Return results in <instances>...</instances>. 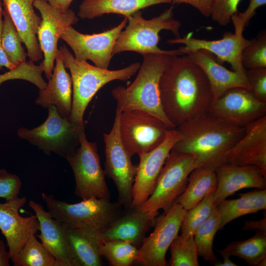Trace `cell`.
Masks as SVG:
<instances>
[{"mask_svg": "<svg viewBox=\"0 0 266 266\" xmlns=\"http://www.w3.org/2000/svg\"><path fill=\"white\" fill-rule=\"evenodd\" d=\"M159 92L163 111L175 129L209 111L213 101L205 73L187 55L171 57L161 75Z\"/></svg>", "mask_w": 266, "mask_h": 266, "instance_id": "cell-1", "label": "cell"}, {"mask_svg": "<svg viewBox=\"0 0 266 266\" xmlns=\"http://www.w3.org/2000/svg\"><path fill=\"white\" fill-rule=\"evenodd\" d=\"M245 128L232 125L209 110L175 128L182 138L171 150L191 154L196 167L215 171L227 163V153L244 135Z\"/></svg>", "mask_w": 266, "mask_h": 266, "instance_id": "cell-2", "label": "cell"}, {"mask_svg": "<svg viewBox=\"0 0 266 266\" xmlns=\"http://www.w3.org/2000/svg\"><path fill=\"white\" fill-rule=\"evenodd\" d=\"M143 62L133 82L125 87L118 86L111 91L122 112L138 110L147 112L175 129L166 117L161 102L159 82L161 75L171 57L161 54L142 55Z\"/></svg>", "mask_w": 266, "mask_h": 266, "instance_id": "cell-3", "label": "cell"}, {"mask_svg": "<svg viewBox=\"0 0 266 266\" xmlns=\"http://www.w3.org/2000/svg\"><path fill=\"white\" fill-rule=\"evenodd\" d=\"M64 66L69 70L72 83L71 111L68 119L78 125L85 124L83 116L87 106L99 90L114 80L126 81L138 70L140 63H133L116 70L103 69L78 61L65 45L59 47Z\"/></svg>", "mask_w": 266, "mask_h": 266, "instance_id": "cell-4", "label": "cell"}, {"mask_svg": "<svg viewBox=\"0 0 266 266\" xmlns=\"http://www.w3.org/2000/svg\"><path fill=\"white\" fill-rule=\"evenodd\" d=\"M127 18V24L116 41L113 56L125 51H133L142 55L161 54L173 57L183 55L178 49L165 50L158 47L159 34L162 30L170 31L175 38L180 37L179 29L181 24L180 21L174 18L173 7L149 20L143 18L141 10Z\"/></svg>", "mask_w": 266, "mask_h": 266, "instance_id": "cell-5", "label": "cell"}, {"mask_svg": "<svg viewBox=\"0 0 266 266\" xmlns=\"http://www.w3.org/2000/svg\"><path fill=\"white\" fill-rule=\"evenodd\" d=\"M195 168L196 159L193 155L171 150L152 193L138 207L153 219L156 218L161 209L167 212L185 191L189 176Z\"/></svg>", "mask_w": 266, "mask_h": 266, "instance_id": "cell-6", "label": "cell"}, {"mask_svg": "<svg viewBox=\"0 0 266 266\" xmlns=\"http://www.w3.org/2000/svg\"><path fill=\"white\" fill-rule=\"evenodd\" d=\"M47 108V118L42 124L32 129L21 128L17 134L46 155L54 153L65 158L72 154L79 145L85 124L71 122L68 118L62 116L53 105Z\"/></svg>", "mask_w": 266, "mask_h": 266, "instance_id": "cell-7", "label": "cell"}, {"mask_svg": "<svg viewBox=\"0 0 266 266\" xmlns=\"http://www.w3.org/2000/svg\"><path fill=\"white\" fill-rule=\"evenodd\" d=\"M41 197L52 217L70 228L91 226L102 230L122 213V205L109 199L90 198L76 203L57 200L44 193Z\"/></svg>", "mask_w": 266, "mask_h": 266, "instance_id": "cell-8", "label": "cell"}, {"mask_svg": "<svg viewBox=\"0 0 266 266\" xmlns=\"http://www.w3.org/2000/svg\"><path fill=\"white\" fill-rule=\"evenodd\" d=\"M71 167L75 180V194L82 200L90 198L110 200L97 143L89 141L85 131L75 151L65 158Z\"/></svg>", "mask_w": 266, "mask_h": 266, "instance_id": "cell-9", "label": "cell"}, {"mask_svg": "<svg viewBox=\"0 0 266 266\" xmlns=\"http://www.w3.org/2000/svg\"><path fill=\"white\" fill-rule=\"evenodd\" d=\"M122 111L116 108L113 126L110 132L103 134L105 144V175L114 182L118 193V202L126 209L131 207L132 188L137 166L132 162V156L122 141L120 119Z\"/></svg>", "mask_w": 266, "mask_h": 266, "instance_id": "cell-10", "label": "cell"}, {"mask_svg": "<svg viewBox=\"0 0 266 266\" xmlns=\"http://www.w3.org/2000/svg\"><path fill=\"white\" fill-rule=\"evenodd\" d=\"M169 129L162 121L145 111L130 110L120 115V137L132 156L156 148L164 140Z\"/></svg>", "mask_w": 266, "mask_h": 266, "instance_id": "cell-11", "label": "cell"}, {"mask_svg": "<svg viewBox=\"0 0 266 266\" xmlns=\"http://www.w3.org/2000/svg\"><path fill=\"white\" fill-rule=\"evenodd\" d=\"M34 6L40 12L41 21L37 37L42 51L43 72L49 80L59 51L58 43L65 29L78 21L71 9L63 10L50 5L46 0H35Z\"/></svg>", "mask_w": 266, "mask_h": 266, "instance_id": "cell-12", "label": "cell"}, {"mask_svg": "<svg viewBox=\"0 0 266 266\" xmlns=\"http://www.w3.org/2000/svg\"><path fill=\"white\" fill-rule=\"evenodd\" d=\"M127 24V18L117 26L98 33L83 34L72 26L66 28L60 38L65 41L74 53L75 59L91 61L97 67L108 69L112 51L121 31Z\"/></svg>", "mask_w": 266, "mask_h": 266, "instance_id": "cell-13", "label": "cell"}, {"mask_svg": "<svg viewBox=\"0 0 266 266\" xmlns=\"http://www.w3.org/2000/svg\"><path fill=\"white\" fill-rule=\"evenodd\" d=\"M185 210L175 201L166 213L156 217L153 232L145 237L139 249L137 262L145 266H166V255L178 235Z\"/></svg>", "mask_w": 266, "mask_h": 266, "instance_id": "cell-14", "label": "cell"}, {"mask_svg": "<svg viewBox=\"0 0 266 266\" xmlns=\"http://www.w3.org/2000/svg\"><path fill=\"white\" fill-rule=\"evenodd\" d=\"M182 138L176 129H169L161 144L149 152L138 154L139 163L132 188L131 207L140 206L151 195L168 154Z\"/></svg>", "mask_w": 266, "mask_h": 266, "instance_id": "cell-15", "label": "cell"}, {"mask_svg": "<svg viewBox=\"0 0 266 266\" xmlns=\"http://www.w3.org/2000/svg\"><path fill=\"white\" fill-rule=\"evenodd\" d=\"M210 111L232 125L245 128L266 116V103L258 100L249 90L235 87L214 100Z\"/></svg>", "mask_w": 266, "mask_h": 266, "instance_id": "cell-16", "label": "cell"}, {"mask_svg": "<svg viewBox=\"0 0 266 266\" xmlns=\"http://www.w3.org/2000/svg\"><path fill=\"white\" fill-rule=\"evenodd\" d=\"M250 42L251 40L245 38L243 34L230 32L224 33L222 38L218 40L195 38L189 33L183 37L170 39L166 41L169 44H182L178 49L183 55L200 49L206 50L214 55L220 63H229L233 71L244 76L246 69L242 64L241 54L243 49Z\"/></svg>", "mask_w": 266, "mask_h": 266, "instance_id": "cell-17", "label": "cell"}, {"mask_svg": "<svg viewBox=\"0 0 266 266\" xmlns=\"http://www.w3.org/2000/svg\"><path fill=\"white\" fill-rule=\"evenodd\" d=\"M25 197L0 203V230L4 236L13 264L23 246L32 235L39 231V224L36 215L23 217L19 211L26 203Z\"/></svg>", "mask_w": 266, "mask_h": 266, "instance_id": "cell-18", "label": "cell"}, {"mask_svg": "<svg viewBox=\"0 0 266 266\" xmlns=\"http://www.w3.org/2000/svg\"><path fill=\"white\" fill-rule=\"evenodd\" d=\"M245 128L244 135L227 153V163L256 166L266 177V116Z\"/></svg>", "mask_w": 266, "mask_h": 266, "instance_id": "cell-19", "label": "cell"}, {"mask_svg": "<svg viewBox=\"0 0 266 266\" xmlns=\"http://www.w3.org/2000/svg\"><path fill=\"white\" fill-rule=\"evenodd\" d=\"M215 171L217 178L213 196L215 205L244 188L266 189V177L256 166L227 163L219 166Z\"/></svg>", "mask_w": 266, "mask_h": 266, "instance_id": "cell-20", "label": "cell"}, {"mask_svg": "<svg viewBox=\"0 0 266 266\" xmlns=\"http://www.w3.org/2000/svg\"><path fill=\"white\" fill-rule=\"evenodd\" d=\"M17 29L19 38L24 43L30 60L37 62L42 58L37 33L41 18L34 12L35 0H2Z\"/></svg>", "mask_w": 266, "mask_h": 266, "instance_id": "cell-21", "label": "cell"}, {"mask_svg": "<svg viewBox=\"0 0 266 266\" xmlns=\"http://www.w3.org/2000/svg\"><path fill=\"white\" fill-rule=\"evenodd\" d=\"M55 62L51 77L46 87L39 90L35 103L44 108L53 105L62 116L68 118L72 108V79L66 69L59 49Z\"/></svg>", "mask_w": 266, "mask_h": 266, "instance_id": "cell-22", "label": "cell"}, {"mask_svg": "<svg viewBox=\"0 0 266 266\" xmlns=\"http://www.w3.org/2000/svg\"><path fill=\"white\" fill-rule=\"evenodd\" d=\"M29 205L39 222L40 233L37 236L55 257L56 266H73L64 225L40 203L31 200Z\"/></svg>", "mask_w": 266, "mask_h": 266, "instance_id": "cell-23", "label": "cell"}, {"mask_svg": "<svg viewBox=\"0 0 266 266\" xmlns=\"http://www.w3.org/2000/svg\"><path fill=\"white\" fill-rule=\"evenodd\" d=\"M186 55L205 73L210 84L213 100L231 88L243 87L250 90L246 76L225 67L208 51L200 49Z\"/></svg>", "mask_w": 266, "mask_h": 266, "instance_id": "cell-24", "label": "cell"}, {"mask_svg": "<svg viewBox=\"0 0 266 266\" xmlns=\"http://www.w3.org/2000/svg\"><path fill=\"white\" fill-rule=\"evenodd\" d=\"M126 209L109 226L100 231L103 241L121 240L135 246L142 243L146 233L154 226L156 218H152L138 207Z\"/></svg>", "mask_w": 266, "mask_h": 266, "instance_id": "cell-25", "label": "cell"}, {"mask_svg": "<svg viewBox=\"0 0 266 266\" xmlns=\"http://www.w3.org/2000/svg\"><path fill=\"white\" fill-rule=\"evenodd\" d=\"M64 226L73 266H102L99 252L103 242L100 230L91 226Z\"/></svg>", "mask_w": 266, "mask_h": 266, "instance_id": "cell-26", "label": "cell"}, {"mask_svg": "<svg viewBox=\"0 0 266 266\" xmlns=\"http://www.w3.org/2000/svg\"><path fill=\"white\" fill-rule=\"evenodd\" d=\"M170 2L171 0H83L77 15L82 19H92L107 14L127 17L144 8Z\"/></svg>", "mask_w": 266, "mask_h": 266, "instance_id": "cell-27", "label": "cell"}, {"mask_svg": "<svg viewBox=\"0 0 266 266\" xmlns=\"http://www.w3.org/2000/svg\"><path fill=\"white\" fill-rule=\"evenodd\" d=\"M239 198L223 200L216 205L220 216L219 230L243 215L266 209V189H256L239 194Z\"/></svg>", "mask_w": 266, "mask_h": 266, "instance_id": "cell-28", "label": "cell"}, {"mask_svg": "<svg viewBox=\"0 0 266 266\" xmlns=\"http://www.w3.org/2000/svg\"><path fill=\"white\" fill-rule=\"evenodd\" d=\"M217 186V178L214 170L197 167L190 173L185 191L175 201L185 210H189L207 195L214 193Z\"/></svg>", "mask_w": 266, "mask_h": 266, "instance_id": "cell-29", "label": "cell"}, {"mask_svg": "<svg viewBox=\"0 0 266 266\" xmlns=\"http://www.w3.org/2000/svg\"><path fill=\"white\" fill-rule=\"evenodd\" d=\"M222 256H236L250 266L266 265V232L256 231L251 238L242 241H233L220 251Z\"/></svg>", "mask_w": 266, "mask_h": 266, "instance_id": "cell-30", "label": "cell"}, {"mask_svg": "<svg viewBox=\"0 0 266 266\" xmlns=\"http://www.w3.org/2000/svg\"><path fill=\"white\" fill-rule=\"evenodd\" d=\"M220 223V214L215 204L210 215L194 234L198 255L216 266L221 262L213 250L214 236L219 230Z\"/></svg>", "mask_w": 266, "mask_h": 266, "instance_id": "cell-31", "label": "cell"}, {"mask_svg": "<svg viewBox=\"0 0 266 266\" xmlns=\"http://www.w3.org/2000/svg\"><path fill=\"white\" fill-rule=\"evenodd\" d=\"M99 252L112 266H130L137 262L139 257V249L135 245L121 240L103 241Z\"/></svg>", "mask_w": 266, "mask_h": 266, "instance_id": "cell-32", "label": "cell"}, {"mask_svg": "<svg viewBox=\"0 0 266 266\" xmlns=\"http://www.w3.org/2000/svg\"><path fill=\"white\" fill-rule=\"evenodd\" d=\"M14 266H56L55 257L32 235L20 251Z\"/></svg>", "mask_w": 266, "mask_h": 266, "instance_id": "cell-33", "label": "cell"}, {"mask_svg": "<svg viewBox=\"0 0 266 266\" xmlns=\"http://www.w3.org/2000/svg\"><path fill=\"white\" fill-rule=\"evenodd\" d=\"M3 17L2 48L9 62L17 66L26 61L28 54L21 44L15 26L4 6Z\"/></svg>", "mask_w": 266, "mask_h": 266, "instance_id": "cell-34", "label": "cell"}, {"mask_svg": "<svg viewBox=\"0 0 266 266\" xmlns=\"http://www.w3.org/2000/svg\"><path fill=\"white\" fill-rule=\"evenodd\" d=\"M214 193L207 195L194 207L186 210L181 224V236L188 238L194 235L198 228L208 218L215 205Z\"/></svg>", "mask_w": 266, "mask_h": 266, "instance_id": "cell-35", "label": "cell"}, {"mask_svg": "<svg viewBox=\"0 0 266 266\" xmlns=\"http://www.w3.org/2000/svg\"><path fill=\"white\" fill-rule=\"evenodd\" d=\"M171 266H199L198 253L194 235H177L170 245Z\"/></svg>", "mask_w": 266, "mask_h": 266, "instance_id": "cell-36", "label": "cell"}, {"mask_svg": "<svg viewBox=\"0 0 266 266\" xmlns=\"http://www.w3.org/2000/svg\"><path fill=\"white\" fill-rule=\"evenodd\" d=\"M43 73L42 63L39 65H35L31 60L26 61L9 71L0 74V85L8 80L21 79L31 82L41 90L47 84L43 78Z\"/></svg>", "mask_w": 266, "mask_h": 266, "instance_id": "cell-37", "label": "cell"}, {"mask_svg": "<svg viewBox=\"0 0 266 266\" xmlns=\"http://www.w3.org/2000/svg\"><path fill=\"white\" fill-rule=\"evenodd\" d=\"M241 62L246 69L266 68V31L260 32L243 50Z\"/></svg>", "mask_w": 266, "mask_h": 266, "instance_id": "cell-38", "label": "cell"}, {"mask_svg": "<svg viewBox=\"0 0 266 266\" xmlns=\"http://www.w3.org/2000/svg\"><path fill=\"white\" fill-rule=\"evenodd\" d=\"M241 0H212L211 6L212 19L222 26L229 24L233 15L237 13Z\"/></svg>", "mask_w": 266, "mask_h": 266, "instance_id": "cell-39", "label": "cell"}, {"mask_svg": "<svg viewBox=\"0 0 266 266\" xmlns=\"http://www.w3.org/2000/svg\"><path fill=\"white\" fill-rule=\"evenodd\" d=\"M246 77L253 95L266 103V68L246 69Z\"/></svg>", "mask_w": 266, "mask_h": 266, "instance_id": "cell-40", "label": "cell"}, {"mask_svg": "<svg viewBox=\"0 0 266 266\" xmlns=\"http://www.w3.org/2000/svg\"><path fill=\"white\" fill-rule=\"evenodd\" d=\"M21 186L22 182L17 175L0 169V198L6 201L16 198Z\"/></svg>", "mask_w": 266, "mask_h": 266, "instance_id": "cell-41", "label": "cell"}, {"mask_svg": "<svg viewBox=\"0 0 266 266\" xmlns=\"http://www.w3.org/2000/svg\"><path fill=\"white\" fill-rule=\"evenodd\" d=\"M249 1L245 11L238 12L231 18L235 28L234 33L236 34H243L245 28L249 25L250 20L256 14V9L266 4V0H249Z\"/></svg>", "mask_w": 266, "mask_h": 266, "instance_id": "cell-42", "label": "cell"}, {"mask_svg": "<svg viewBox=\"0 0 266 266\" xmlns=\"http://www.w3.org/2000/svg\"><path fill=\"white\" fill-rule=\"evenodd\" d=\"M212 0H171L174 3L188 4L197 9L202 15L210 17Z\"/></svg>", "mask_w": 266, "mask_h": 266, "instance_id": "cell-43", "label": "cell"}, {"mask_svg": "<svg viewBox=\"0 0 266 266\" xmlns=\"http://www.w3.org/2000/svg\"><path fill=\"white\" fill-rule=\"evenodd\" d=\"M3 6L2 0H0V70L5 67L10 70L16 66L12 64L6 57L2 45V33L3 27Z\"/></svg>", "mask_w": 266, "mask_h": 266, "instance_id": "cell-44", "label": "cell"}, {"mask_svg": "<svg viewBox=\"0 0 266 266\" xmlns=\"http://www.w3.org/2000/svg\"><path fill=\"white\" fill-rule=\"evenodd\" d=\"M242 229L244 231L255 230L256 231L266 232V217L260 220L245 221Z\"/></svg>", "mask_w": 266, "mask_h": 266, "instance_id": "cell-45", "label": "cell"}, {"mask_svg": "<svg viewBox=\"0 0 266 266\" xmlns=\"http://www.w3.org/2000/svg\"><path fill=\"white\" fill-rule=\"evenodd\" d=\"M10 256L7 251L4 242L0 239V266H9Z\"/></svg>", "mask_w": 266, "mask_h": 266, "instance_id": "cell-46", "label": "cell"}, {"mask_svg": "<svg viewBox=\"0 0 266 266\" xmlns=\"http://www.w3.org/2000/svg\"><path fill=\"white\" fill-rule=\"evenodd\" d=\"M50 5L65 10L69 9V6L73 0H46Z\"/></svg>", "mask_w": 266, "mask_h": 266, "instance_id": "cell-47", "label": "cell"}, {"mask_svg": "<svg viewBox=\"0 0 266 266\" xmlns=\"http://www.w3.org/2000/svg\"><path fill=\"white\" fill-rule=\"evenodd\" d=\"M223 258V262L219 264L218 266H236L237 265L233 262L230 259V257L227 256H222Z\"/></svg>", "mask_w": 266, "mask_h": 266, "instance_id": "cell-48", "label": "cell"}]
</instances>
